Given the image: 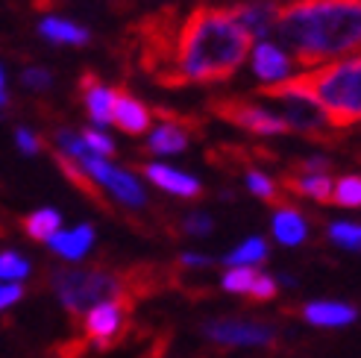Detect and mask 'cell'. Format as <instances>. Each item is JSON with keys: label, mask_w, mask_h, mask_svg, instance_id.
I'll return each instance as SVG.
<instances>
[{"label": "cell", "mask_w": 361, "mask_h": 358, "mask_svg": "<svg viewBox=\"0 0 361 358\" xmlns=\"http://www.w3.org/2000/svg\"><path fill=\"white\" fill-rule=\"evenodd\" d=\"M274 32L302 68L353 56L361 42L358 0H291L276 12Z\"/></svg>", "instance_id": "cell-2"}, {"label": "cell", "mask_w": 361, "mask_h": 358, "mask_svg": "<svg viewBox=\"0 0 361 358\" xmlns=\"http://www.w3.org/2000/svg\"><path fill=\"white\" fill-rule=\"evenodd\" d=\"M188 130L183 127V123H176V121H171V118H165V123L150 135V150L153 153H183L185 147H188Z\"/></svg>", "instance_id": "cell-19"}, {"label": "cell", "mask_w": 361, "mask_h": 358, "mask_svg": "<svg viewBox=\"0 0 361 358\" xmlns=\"http://www.w3.org/2000/svg\"><path fill=\"white\" fill-rule=\"evenodd\" d=\"M279 6L270 4V0H252V4H241L232 9V18L244 27V32L250 39L264 42L267 32H274V21H276Z\"/></svg>", "instance_id": "cell-11"}, {"label": "cell", "mask_w": 361, "mask_h": 358, "mask_svg": "<svg viewBox=\"0 0 361 358\" xmlns=\"http://www.w3.org/2000/svg\"><path fill=\"white\" fill-rule=\"evenodd\" d=\"M80 138H82V144L92 150L94 156H112V153H115V141H112L109 135L97 132V130H85Z\"/></svg>", "instance_id": "cell-28"}, {"label": "cell", "mask_w": 361, "mask_h": 358, "mask_svg": "<svg viewBox=\"0 0 361 358\" xmlns=\"http://www.w3.org/2000/svg\"><path fill=\"white\" fill-rule=\"evenodd\" d=\"M179 264H185V267H212V259L209 256H197V253H185L183 259H179Z\"/></svg>", "instance_id": "cell-34"}, {"label": "cell", "mask_w": 361, "mask_h": 358, "mask_svg": "<svg viewBox=\"0 0 361 358\" xmlns=\"http://www.w3.org/2000/svg\"><path fill=\"white\" fill-rule=\"evenodd\" d=\"M6 103H9V97H6V77H4V68H0V109H6Z\"/></svg>", "instance_id": "cell-35"}, {"label": "cell", "mask_w": 361, "mask_h": 358, "mask_svg": "<svg viewBox=\"0 0 361 358\" xmlns=\"http://www.w3.org/2000/svg\"><path fill=\"white\" fill-rule=\"evenodd\" d=\"M305 221H302V214L294 211V209H279L276 211V218H274V235L288 244V247H294V244H302L305 241Z\"/></svg>", "instance_id": "cell-20"}, {"label": "cell", "mask_w": 361, "mask_h": 358, "mask_svg": "<svg viewBox=\"0 0 361 358\" xmlns=\"http://www.w3.org/2000/svg\"><path fill=\"white\" fill-rule=\"evenodd\" d=\"M144 173L150 176L153 185L165 188V191H171L176 197H191V200H194V197L203 194V185L197 183L194 176L183 173V171H173V168H165V165H147V168H144Z\"/></svg>", "instance_id": "cell-13"}, {"label": "cell", "mask_w": 361, "mask_h": 358, "mask_svg": "<svg viewBox=\"0 0 361 358\" xmlns=\"http://www.w3.org/2000/svg\"><path fill=\"white\" fill-rule=\"evenodd\" d=\"M171 44V85L224 82L250 56L252 39L232 18V9L200 6L183 21Z\"/></svg>", "instance_id": "cell-1"}, {"label": "cell", "mask_w": 361, "mask_h": 358, "mask_svg": "<svg viewBox=\"0 0 361 358\" xmlns=\"http://www.w3.org/2000/svg\"><path fill=\"white\" fill-rule=\"evenodd\" d=\"M59 226H62V218H59V211H53V209H42V211L30 214L24 223L27 235L32 241H50V235H56Z\"/></svg>", "instance_id": "cell-21"}, {"label": "cell", "mask_w": 361, "mask_h": 358, "mask_svg": "<svg viewBox=\"0 0 361 358\" xmlns=\"http://www.w3.org/2000/svg\"><path fill=\"white\" fill-rule=\"evenodd\" d=\"M53 288L71 314H82L100 302L126 297L121 276L109 271H59L53 273Z\"/></svg>", "instance_id": "cell-5"}, {"label": "cell", "mask_w": 361, "mask_h": 358, "mask_svg": "<svg viewBox=\"0 0 361 358\" xmlns=\"http://www.w3.org/2000/svg\"><path fill=\"white\" fill-rule=\"evenodd\" d=\"M30 273V261L18 253H4L0 256V279H24Z\"/></svg>", "instance_id": "cell-26"}, {"label": "cell", "mask_w": 361, "mask_h": 358, "mask_svg": "<svg viewBox=\"0 0 361 358\" xmlns=\"http://www.w3.org/2000/svg\"><path fill=\"white\" fill-rule=\"evenodd\" d=\"M291 56H288L285 50H279L276 44H270V42H259L256 47H252V70H256V77L267 85H274V82H282L291 77Z\"/></svg>", "instance_id": "cell-10"}, {"label": "cell", "mask_w": 361, "mask_h": 358, "mask_svg": "<svg viewBox=\"0 0 361 358\" xmlns=\"http://www.w3.org/2000/svg\"><path fill=\"white\" fill-rule=\"evenodd\" d=\"M21 82L27 88H32V92H47V88L53 85V77H50V70H44V68H27Z\"/></svg>", "instance_id": "cell-29"}, {"label": "cell", "mask_w": 361, "mask_h": 358, "mask_svg": "<svg viewBox=\"0 0 361 358\" xmlns=\"http://www.w3.org/2000/svg\"><path fill=\"white\" fill-rule=\"evenodd\" d=\"M256 276L259 273L252 271V267H232V271L221 279V285H224V291H229V294H250Z\"/></svg>", "instance_id": "cell-24"}, {"label": "cell", "mask_w": 361, "mask_h": 358, "mask_svg": "<svg viewBox=\"0 0 361 358\" xmlns=\"http://www.w3.org/2000/svg\"><path fill=\"white\" fill-rule=\"evenodd\" d=\"M355 317V309L344 306V302H312V306H305V320L314 326H347Z\"/></svg>", "instance_id": "cell-18"}, {"label": "cell", "mask_w": 361, "mask_h": 358, "mask_svg": "<svg viewBox=\"0 0 361 358\" xmlns=\"http://www.w3.org/2000/svg\"><path fill=\"white\" fill-rule=\"evenodd\" d=\"M297 85L309 92L317 106L326 112L335 130H350L361 115V62L358 56H341L309 68L305 74L294 77Z\"/></svg>", "instance_id": "cell-3"}, {"label": "cell", "mask_w": 361, "mask_h": 358, "mask_svg": "<svg viewBox=\"0 0 361 358\" xmlns=\"http://www.w3.org/2000/svg\"><path fill=\"white\" fill-rule=\"evenodd\" d=\"M247 185H250V191L256 194V197H262V200L279 206V191H276L274 183H270V176H267V173H262V171H250V173H247Z\"/></svg>", "instance_id": "cell-25"}, {"label": "cell", "mask_w": 361, "mask_h": 358, "mask_svg": "<svg viewBox=\"0 0 361 358\" xmlns=\"http://www.w3.org/2000/svg\"><path fill=\"white\" fill-rule=\"evenodd\" d=\"M24 297V288L21 285H0V309L12 306V302H18Z\"/></svg>", "instance_id": "cell-32"}, {"label": "cell", "mask_w": 361, "mask_h": 358, "mask_svg": "<svg viewBox=\"0 0 361 358\" xmlns=\"http://www.w3.org/2000/svg\"><path fill=\"white\" fill-rule=\"evenodd\" d=\"M112 123H118V127L123 132H130V135H141L144 130L150 127V112H147V106H144L141 100H135L133 94L118 92V88H115Z\"/></svg>", "instance_id": "cell-12"}, {"label": "cell", "mask_w": 361, "mask_h": 358, "mask_svg": "<svg viewBox=\"0 0 361 358\" xmlns=\"http://www.w3.org/2000/svg\"><path fill=\"white\" fill-rule=\"evenodd\" d=\"M183 229L188 232V235H209L212 221L206 218V214H188V218L183 221Z\"/></svg>", "instance_id": "cell-31"}, {"label": "cell", "mask_w": 361, "mask_h": 358, "mask_svg": "<svg viewBox=\"0 0 361 358\" xmlns=\"http://www.w3.org/2000/svg\"><path fill=\"white\" fill-rule=\"evenodd\" d=\"M39 32L44 35L47 42H56V44H74V47H82L92 39V32L85 27L74 24V21H65V18H44L39 24Z\"/></svg>", "instance_id": "cell-16"}, {"label": "cell", "mask_w": 361, "mask_h": 358, "mask_svg": "<svg viewBox=\"0 0 361 358\" xmlns=\"http://www.w3.org/2000/svg\"><path fill=\"white\" fill-rule=\"evenodd\" d=\"M126 311H130V302L123 297L121 300H109V302H100V306L88 309V323H85V332L88 338L100 347V350H109L112 341L118 338L123 320H126Z\"/></svg>", "instance_id": "cell-8"}, {"label": "cell", "mask_w": 361, "mask_h": 358, "mask_svg": "<svg viewBox=\"0 0 361 358\" xmlns=\"http://www.w3.org/2000/svg\"><path fill=\"white\" fill-rule=\"evenodd\" d=\"M267 259V244L262 238H250L244 241L235 253H229L224 261L229 267H250V264H256V261H264Z\"/></svg>", "instance_id": "cell-22"}, {"label": "cell", "mask_w": 361, "mask_h": 358, "mask_svg": "<svg viewBox=\"0 0 361 358\" xmlns=\"http://www.w3.org/2000/svg\"><path fill=\"white\" fill-rule=\"evenodd\" d=\"M15 138H18V147H21L24 153H39V138H35L30 130L21 127V130L15 132Z\"/></svg>", "instance_id": "cell-33"}, {"label": "cell", "mask_w": 361, "mask_h": 358, "mask_svg": "<svg viewBox=\"0 0 361 358\" xmlns=\"http://www.w3.org/2000/svg\"><path fill=\"white\" fill-rule=\"evenodd\" d=\"M329 238L347 249H358V238H361V229L355 223H332L329 226Z\"/></svg>", "instance_id": "cell-27"}, {"label": "cell", "mask_w": 361, "mask_h": 358, "mask_svg": "<svg viewBox=\"0 0 361 358\" xmlns=\"http://www.w3.org/2000/svg\"><path fill=\"white\" fill-rule=\"evenodd\" d=\"M212 341L218 344H238V347H252V344H267L274 338V329L262 323H244V320H214L203 329Z\"/></svg>", "instance_id": "cell-9"}, {"label": "cell", "mask_w": 361, "mask_h": 358, "mask_svg": "<svg viewBox=\"0 0 361 358\" xmlns=\"http://www.w3.org/2000/svg\"><path fill=\"white\" fill-rule=\"evenodd\" d=\"M250 297L252 300H274L276 297V282L270 276H256V282H252V288H250Z\"/></svg>", "instance_id": "cell-30"}, {"label": "cell", "mask_w": 361, "mask_h": 358, "mask_svg": "<svg viewBox=\"0 0 361 358\" xmlns=\"http://www.w3.org/2000/svg\"><path fill=\"white\" fill-rule=\"evenodd\" d=\"M262 97L276 103V109L282 115V123L288 130H297V132L312 135V138H329L335 132L326 112L320 109L317 100L305 92L302 85H297L294 77L262 88Z\"/></svg>", "instance_id": "cell-4"}, {"label": "cell", "mask_w": 361, "mask_h": 358, "mask_svg": "<svg viewBox=\"0 0 361 358\" xmlns=\"http://www.w3.org/2000/svg\"><path fill=\"white\" fill-rule=\"evenodd\" d=\"M77 162H80V168H82L88 176L97 179L100 185L109 188L121 203L135 206V209L144 206V188L138 185V179H135L133 173H126V171H121V168H112L103 156H94L92 150H85L82 156H77Z\"/></svg>", "instance_id": "cell-6"}, {"label": "cell", "mask_w": 361, "mask_h": 358, "mask_svg": "<svg viewBox=\"0 0 361 358\" xmlns=\"http://www.w3.org/2000/svg\"><path fill=\"white\" fill-rule=\"evenodd\" d=\"M332 200L344 209H355L361 203V179L358 176H344L338 179V185L332 188Z\"/></svg>", "instance_id": "cell-23"}, {"label": "cell", "mask_w": 361, "mask_h": 358, "mask_svg": "<svg viewBox=\"0 0 361 358\" xmlns=\"http://www.w3.org/2000/svg\"><path fill=\"white\" fill-rule=\"evenodd\" d=\"M92 244H94V229L88 226V223L77 226L74 232H56V235H50V247L56 249L59 256L71 259V261H74V259H82Z\"/></svg>", "instance_id": "cell-15"}, {"label": "cell", "mask_w": 361, "mask_h": 358, "mask_svg": "<svg viewBox=\"0 0 361 358\" xmlns=\"http://www.w3.org/2000/svg\"><path fill=\"white\" fill-rule=\"evenodd\" d=\"M214 112L224 121L235 123V127L247 132H256V135H279L288 130L279 115L262 109L256 103H247V100H218L214 103Z\"/></svg>", "instance_id": "cell-7"}, {"label": "cell", "mask_w": 361, "mask_h": 358, "mask_svg": "<svg viewBox=\"0 0 361 358\" xmlns=\"http://www.w3.org/2000/svg\"><path fill=\"white\" fill-rule=\"evenodd\" d=\"M282 188L294 191L300 197H314L320 203L332 200V179L326 173H300V176H282Z\"/></svg>", "instance_id": "cell-17"}, {"label": "cell", "mask_w": 361, "mask_h": 358, "mask_svg": "<svg viewBox=\"0 0 361 358\" xmlns=\"http://www.w3.org/2000/svg\"><path fill=\"white\" fill-rule=\"evenodd\" d=\"M82 97H85V109L92 115V121L97 127H106L112 123V100H115V88L100 85L94 77L82 80Z\"/></svg>", "instance_id": "cell-14"}]
</instances>
